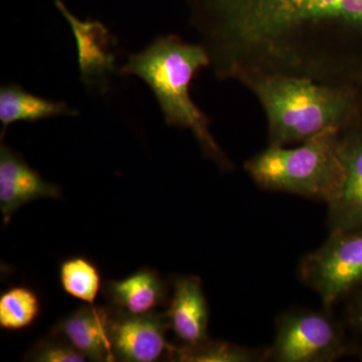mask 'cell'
I'll return each mask as SVG.
<instances>
[{"label":"cell","mask_w":362,"mask_h":362,"mask_svg":"<svg viewBox=\"0 0 362 362\" xmlns=\"http://www.w3.org/2000/svg\"><path fill=\"white\" fill-rule=\"evenodd\" d=\"M104 294L113 310L143 315L165 304L168 287L156 271L142 269L123 280L105 283Z\"/></svg>","instance_id":"cell-13"},{"label":"cell","mask_w":362,"mask_h":362,"mask_svg":"<svg viewBox=\"0 0 362 362\" xmlns=\"http://www.w3.org/2000/svg\"><path fill=\"white\" fill-rule=\"evenodd\" d=\"M40 199H62L61 188L45 181L20 153L1 143L0 211L4 223L7 225L21 206Z\"/></svg>","instance_id":"cell-10"},{"label":"cell","mask_w":362,"mask_h":362,"mask_svg":"<svg viewBox=\"0 0 362 362\" xmlns=\"http://www.w3.org/2000/svg\"><path fill=\"white\" fill-rule=\"evenodd\" d=\"M329 310L294 309L281 314L266 361L331 362L341 357L347 350L344 330Z\"/></svg>","instance_id":"cell-5"},{"label":"cell","mask_w":362,"mask_h":362,"mask_svg":"<svg viewBox=\"0 0 362 362\" xmlns=\"http://www.w3.org/2000/svg\"><path fill=\"white\" fill-rule=\"evenodd\" d=\"M173 291L164 315L181 345L199 344L209 339V306L202 280L183 276L173 282Z\"/></svg>","instance_id":"cell-12"},{"label":"cell","mask_w":362,"mask_h":362,"mask_svg":"<svg viewBox=\"0 0 362 362\" xmlns=\"http://www.w3.org/2000/svg\"><path fill=\"white\" fill-rule=\"evenodd\" d=\"M28 361L37 362H83L88 358L65 338L52 334L51 337L35 343L28 352Z\"/></svg>","instance_id":"cell-18"},{"label":"cell","mask_w":362,"mask_h":362,"mask_svg":"<svg viewBox=\"0 0 362 362\" xmlns=\"http://www.w3.org/2000/svg\"><path fill=\"white\" fill-rule=\"evenodd\" d=\"M39 297L26 287H14L0 297V327L21 330L32 325L40 315Z\"/></svg>","instance_id":"cell-17"},{"label":"cell","mask_w":362,"mask_h":362,"mask_svg":"<svg viewBox=\"0 0 362 362\" xmlns=\"http://www.w3.org/2000/svg\"><path fill=\"white\" fill-rule=\"evenodd\" d=\"M339 132L326 131L295 148L268 145L245 162V170L263 189L329 204L339 194L344 180Z\"/></svg>","instance_id":"cell-4"},{"label":"cell","mask_w":362,"mask_h":362,"mask_svg":"<svg viewBox=\"0 0 362 362\" xmlns=\"http://www.w3.org/2000/svg\"><path fill=\"white\" fill-rule=\"evenodd\" d=\"M358 90H359V94H361V101H362V85L359 86Z\"/></svg>","instance_id":"cell-20"},{"label":"cell","mask_w":362,"mask_h":362,"mask_svg":"<svg viewBox=\"0 0 362 362\" xmlns=\"http://www.w3.org/2000/svg\"><path fill=\"white\" fill-rule=\"evenodd\" d=\"M59 281L70 296L93 305L101 289V275L87 259H66L59 267Z\"/></svg>","instance_id":"cell-16"},{"label":"cell","mask_w":362,"mask_h":362,"mask_svg":"<svg viewBox=\"0 0 362 362\" xmlns=\"http://www.w3.org/2000/svg\"><path fill=\"white\" fill-rule=\"evenodd\" d=\"M168 329L164 313L129 315L115 311L111 339L116 361L153 362L162 357L170 358L175 346L166 340Z\"/></svg>","instance_id":"cell-7"},{"label":"cell","mask_w":362,"mask_h":362,"mask_svg":"<svg viewBox=\"0 0 362 362\" xmlns=\"http://www.w3.org/2000/svg\"><path fill=\"white\" fill-rule=\"evenodd\" d=\"M77 115L78 111L70 108L65 102L35 96L26 92L20 85H6L0 88L1 140L7 127L18 121L35 123L52 117Z\"/></svg>","instance_id":"cell-14"},{"label":"cell","mask_w":362,"mask_h":362,"mask_svg":"<svg viewBox=\"0 0 362 362\" xmlns=\"http://www.w3.org/2000/svg\"><path fill=\"white\" fill-rule=\"evenodd\" d=\"M299 277L324 307L362 287V230L332 232L324 244L300 262Z\"/></svg>","instance_id":"cell-6"},{"label":"cell","mask_w":362,"mask_h":362,"mask_svg":"<svg viewBox=\"0 0 362 362\" xmlns=\"http://www.w3.org/2000/svg\"><path fill=\"white\" fill-rule=\"evenodd\" d=\"M114 315L111 307L89 304L59 321L52 334L65 338L90 361H115L111 339Z\"/></svg>","instance_id":"cell-11"},{"label":"cell","mask_w":362,"mask_h":362,"mask_svg":"<svg viewBox=\"0 0 362 362\" xmlns=\"http://www.w3.org/2000/svg\"><path fill=\"white\" fill-rule=\"evenodd\" d=\"M358 359L359 361H362V349L361 350V351H359Z\"/></svg>","instance_id":"cell-21"},{"label":"cell","mask_w":362,"mask_h":362,"mask_svg":"<svg viewBox=\"0 0 362 362\" xmlns=\"http://www.w3.org/2000/svg\"><path fill=\"white\" fill-rule=\"evenodd\" d=\"M218 80L250 71L362 85V0H195Z\"/></svg>","instance_id":"cell-1"},{"label":"cell","mask_w":362,"mask_h":362,"mask_svg":"<svg viewBox=\"0 0 362 362\" xmlns=\"http://www.w3.org/2000/svg\"><path fill=\"white\" fill-rule=\"evenodd\" d=\"M235 81L257 98L265 112L271 146H287L326 131H341L362 118L361 94L351 86L259 71L242 74Z\"/></svg>","instance_id":"cell-2"},{"label":"cell","mask_w":362,"mask_h":362,"mask_svg":"<svg viewBox=\"0 0 362 362\" xmlns=\"http://www.w3.org/2000/svg\"><path fill=\"white\" fill-rule=\"evenodd\" d=\"M54 4L71 25L77 44L81 78L88 89L105 92L109 76L116 70V37L100 21H82L69 11L62 0Z\"/></svg>","instance_id":"cell-9"},{"label":"cell","mask_w":362,"mask_h":362,"mask_svg":"<svg viewBox=\"0 0 362 362\" xmlns=\"http://www.w3.org/2000/svg\"><path fill=\"white\" fill-rule=\"evenodd\" d=\"M339 156L344 180L337 199L328 206L332 232L362 230V118L339 132Z\"/></svg>","instance_id":"cell-8"},{"label":"cell","mask_w":362,"mask_h":362,"mask_svg":"<svg viewBox=\"0 0 362 362\" xmlns=\"http://www.w3.org/2000/svg\"><path fill=\"white\" fill-rule=\"evenodd\" d=\"M211 66L202 44H188L175 35L159 37L121 68L124 76L141 78L153 92L168 126L192 131L202 153L223 171L233 168L209 130V117L192 101L190 85L202 69Z\"/></svg>","instance_id":"cell-3"},{"label":"cell","mask_w":362,"mask_h":362,"mask_svg":"<svg viewBox=\"0 0 362 362\" xmlns=\"http://www.w3.org/2000/svg\"><path fill=\"white\" fill-rule=\"evenodd\" d=\"M170 361L180 362H257L266 361V350L249 349L220 340H209L199 344L181 345L171 352Z\"/></svg>","instance_id":"cell-15"},{"label":"cell","mask_w":362,"mask_h":362,"mask_svg":"<svg viewBox=\"0 0 362 362\" xmlns=\"http://www.w3.org/2000/svg\"><path fill=\"white\" fill-rule=\"evenodd\" d=\"M347 319L354 328L362 330V287L359 288L358 292L349 305Z\"/></svg>","instance_id":"cell-19"}]
</instances>
